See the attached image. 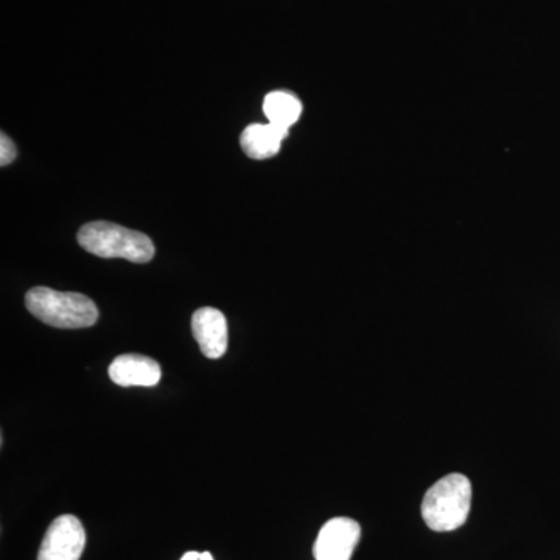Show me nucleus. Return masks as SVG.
<instances>
[{"label":"nucleus","mask_w":560,"mask_h":560,"mask_svg":"<svg viewBox=\"0 0 560 560\" xmlns=\"http://www.w3.org/2000/svg\"><path fill=\"white\" fill-rule=\"evenodd\" d=\"M471 506V482L463 474H451L434 482L422 501V518L431 530L451 533L467 522Z\"/></svg>","instance_id":"f257e3e1"},{"label":"nucleus","mask_w":560,"mask_h":560,"mask_svg":"<svg viewBox=\"0 0 560 560\" xmlns=\"http://www.w3.org/2000/svg\"><path fill=\"white\" fill-rule=\"evenodd\" d=\"M25 305L35 318L58 329H84L98 319L97 305L80 293L36 287L25 296Z\"/></svg>","instance_id":"f03ea898"},{"label":"nucleus","mask_w":560,"mask_h":560,"mask_svg":"<svg viewBox=\"0 0 560 560\" xmlns=\"http://www.w3.org/2000/svg\"><path fill=\"white\" fill-rule=\"evenodd\" d=\"M81 248L103 259H125L147 264L153 259L154 245L145 234L127 230L109 221H92L79 232Z\"/></svg>","instance_id":"7ed1b4c3"},{"label":"nucleus","mask_w":560,"mask_h":560,"mask_svg":"<svg viewBox=\"0 0 560 560\" xmlns=\"http://www.w3.org/2000/svg\"><path fill=\"white\" fill-rule=\"evenodd\" d=\"M86 533L75 515L55 518L40 544L38 560H80Z\"/></svg>","instance_id":"20e7f679"},{"label":"nucleus","mask_w":560,"mask_h":560,"mask_svg":"<svg viewBox=\"0 0 560 560\" xmlns=\"http://www.w3.org/2000/svg\"><path fill=\"white\" fill-rule=\"evenodd\" d=\"M360 537L359 522L348 517L331 518L320 528L313 556L316 560H350Z\"/></svg>","instance_id":"39448f33"},{"label":"nucleus","mask_w":560,"mask_h":560,"mask_svg":"<svg viewBox=\"0 0 560 560\" xmlns=\"http://www.w3.org/2000/svg\"><path fill=\"white\" fill-rule=\"evenodd\" d=\"M191 331L200 346L202 355L219 360L228 350V320L223 313L212 307H202L191 316Z\"/></svg>","instance_id":"423d86ee"},{"label":"nucleus","mask_w":560,"mask_h":560,"mask_svg":"<svg viewBox=\"0 0 560 560\" xmlns=\"http://www.w3.org/2000/svg\"><path fill=\"white\" fill-rule=\"evenodd\" d=\"M109 377L116 385L124 388L128 386L151 388L161 381V366L150 357L127 353V355L117 357L110 363Z\"/></svg>","instance_id":"0eeeda50"},{"label":"nucleus","mask_w":560,"mask_h":560,"mask_svg":"<svg viewBox=\"0 0 560 560\" xmlns=\"http://www.w3.org/2000/svg\"><path fill=\"white\" fill-rule=\"evenodd\" d=\"M289 130L268 124H250L242 132L241 143L246 156L250 160H270L279 153Z\"/></svg>","instance_id":"6e6552de"},{"label":"nucleus","mask_w":560,"mask_h":560,"mask_svg":"<svg viewBox=\"0 0 560 560\" xmlns=\"http://www.w3.org/2000/svg\"><path fill=\"white\" fill-rule=\"evenodd\" d=\"M264 113L272 125L290 130L302 114V103L296 95L285 91H275L265 97Z\"/></svg>","instance_id":"1a4fd4ad"},{"label":"nucleus","mask_w":560,"mask_h":560,"mask_svg":"<svg viewBox=\"0 0 560 560\" xmlns=\"http://www.w3.org/2000/svg\"><path fill=\"white\" fill-rule=\"evenodd\" d=\"M16 145H14L13 140L9 136L2 132V138H0V164H2V167H5V165L16 160Z\"/></svg>","instance_id":"9d476101"},{"label":"nucleus","mask_w":560,"mask_h":560,"mask_svg":"<svg viewBox=\"0 0 560 560\" xmlns=\"http://www.w3.org/2000/svg\"><path fill=\"white\" fill-rule=\"evenodd\" d=\"M180 560H213L212 555L210 552H197V551H189L186 552V555L180 558Z\"/></svg>","instance_id":"9b49d317"}]
</instances>
